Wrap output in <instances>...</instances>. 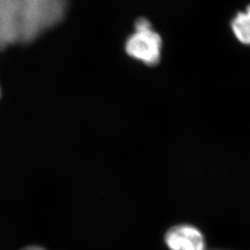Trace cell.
Returning a JSON list of instances; mask_svg holds the SVG:
<instances>
[{"label":"cell","instance_id":"obj_5","mask_svg":"<svg viewBox=\"0 0 250 250\" xmlns=\"http://www.w3.org/2000/svg\"><path fill=\"white\" fill-rule=\"evenodd\" d=\"M21 250H45L44 248H41V247H38V246H30V247H27L24 248Z\"/></svg>","mask_w":250,"mask_h":250},{"label":"cell","instance_id":"obj_2","mask_svg":"<svg viewBox=\"0 0 250 250\" xmlns=\"http://www.w3.org/2000/svg\"><path fill=\"white\" fill-rule=\"evenodd\" d=\"M162 49L161 37L153 30L150 21L139 18L134 23V32L125 43V51L130 57L148 66L160 62Z\"/></svg>","mask_w":250,"mask_h":250},{"label":"cell","instance_id":"obj_3","mask_svg":"<svg viewBox=\"0 0 250 250\" xmlns=\"http://www.w3.org/2000/svg\"><path fill=\"white\" fill-rule=\"evenodd\" d=\"M165 243L170 250H205V239L197 228L183 224L167 232Z\"/></svg>","mask_w":250,"mask_h":250},{"label":"cell","instance_id":"obj_1","mask_svg":"<svg viewBox=\"0 0 250 250\" xmlns=\"http://www.w3.org/2000/svg\"><path fill=\"white\" fill-rule=\"evenodd\" d=\"M69 0H0V51L28 45L66 18Z\"/></svg>","mask_w":250,"mask_h":250},{"label":"cell","instance_id":"obj_4","mask_svg":"<svg viewBox=\"0 0 250 250\" xmlns=\"http://www.w3.org/2000/svg\"><path fill=\"white\" fill-rule=\"evenodd\" d=\"M232 33L239 42L250 45V5L243 12H239L231 22Z\"/></svg>","mask_w":250,"mask_h":250}]
</instances>
